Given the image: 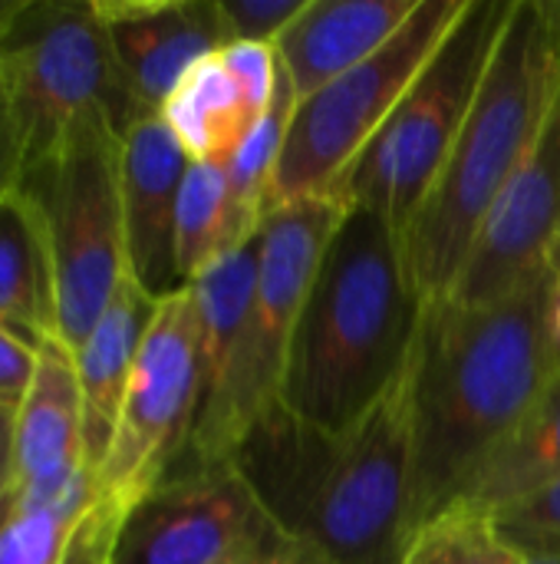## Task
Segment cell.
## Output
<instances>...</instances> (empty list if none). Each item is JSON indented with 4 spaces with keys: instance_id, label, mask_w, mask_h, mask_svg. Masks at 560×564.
Returning <instances> with one entry per match:
<instances>
[{
    "instance_id": "cell-1",
    "label": "cell",
    "mask_w": 560,
    "mask_h": 564,
    "mask_svg": "<svg viewBox=\"0 0 560 564\" xmlns=\"http://www.w3.org/2000/svg\"><path fill=\"white\" fill-rule=\"evenodd\" d=\"M551 291L554 268L495 304H422L406 364L409 535L465 492L551 387L560 370Z\"/></svg>"
},
{
    "instance_id": "cell-2",
    "label": "cell",
    "mask_w": 560,
    "mask_h": 564,
    "mask_svg": "<svg viewBox=\"0 0 560 564\" xmlns=\"http://www.w3.org/2000/svg\"><path fill=\"white\" fill-rule=\"evenodd\" d=\"M231 463L310 564L403 562L413 539L406 373L347 433L274 403Z\"/></svg>"
},
{
    "instance_id": "cell-3",
    "label": "cell",
    "mask_w": 560,
    "mask_h": 564,
    "mask_svg": "<svg viewBox=\"0 0 560 564\" xmlns=\"http://www.w3.org/2000/svg\"><path fill=\"white\" fill-rule=\"evenodd\" d=\"M422 304L399 228L350 205L304 297L277 403L317 430H353L403 380Z\"/></svg>"
},
{
    "instance_id": "cell-4",
    "label": "cell",
    "mask_w": 560,
    "mask_h": 564,
    "mask_svg": "<svg viewBox=\"0 0 560 564\" xmlns=\"http://www.w3.org/2000/svg\"><path fill=\"white\" fill-rule=\"evenodd\" d=\"M558 89L560 56L541 0H515L452 152L399 231L422 301L452 291L488 208L535 149Z\"/></svg>"
},
{
    "instance_id": "cell-5",
    "label": "cell",
    "mask_w": 560,
    "mask_h": 564,
    "mask_svg": "<svg viewBox=\"0 0 560 564\" xmlns=\"http://www.w3.org/2000/svg\"><path fill=\"white\" fill-rule=\"evenodd\" d=\"M122 135L99 109L83 112L63 142L23 172L20 192L40 215L56 284V344L69 354L99 324L125 268L119 185Z\"/></svg>"
},
{
    "instance_id": "cell-6",
    "label": "cell",
    "mask_w": 560,
    "mask_h": 564,
    "mask_svg": "<svg viewBox=\"0 0 560 564\" xmlns=\"http://www.w3.org/2000/svg\"><path fill=\"white\" fill-rule=\"evenodd\" d=\"M512 3L465 0L432 59L330 195L383 215L399 231L409 225L469 119Z\"/></svg>"
},
{
    "instance_id": "cell-7",
    "label": "cell",
    "mask_w": 560,
    "mask_h": 564,
    "mask_svg": "<svg viewBox=\"0 0 560 564\" xmlns=\"http://www.w3.org/2000/svg\"><path fill=\"white\" fill-rule=\"evenodd\" d=\"M337 195H310L274 205L261 225L257 288L244 334L218 390L198 406L195 430L182 459L224 463L251 426L277 403L287 347L323 258V248L347 215Z\"/></svg>"
},
{
    "instance_id": "cell-8",
    "label": "cell",
    "mask_w": 560,
    "mask_h": 564,
    "mask_svg": "<svg viewBox=\"0 0 560 564\" xmlns=\"http://www.w3.org/2000/svg\"><path fill=\"white\" fill-rule=\"evenodd\" d=\"M0 83L17 122L23 172L40 165L89 109L106 112L119 135L145 116L112 56L96 0H26L0 36Z\"/></svg>"
},
{
    "instance_id": "cell-9",
    "label": "cell",
    "mask_w": 560,
    "mask_h": 564,
    "mask_svg": "<svg viewBox=\"0 0 560 564\" xmlns=\"http://www.w3.org/2000/svg\"><path fill=\"white\" fill-rule=\"evenodd\" d=\"M462 7L465 0H419L416 13L383 50L297 102L271 205L330 195L337 188L419 69L432 59Z\"/></svg>"
},
{
    "instance_id": "cell-10",
    "label": "cell",
    "mask_w": 560,
    "mask_h": 564,
    "mask_svg": "<svg viewBox=\"0 0 560 564\" xmlns=\"http://www.w3.org/2000/svg\"><path fill=\"white\" fill-rule=\"evenodd\" d=\"M201 406V337L188 288L158 301L142 340L96 499L125 519L185 456Z\"/></svg>"
},
{
    "instance_id": "cell-11",
    "label": "cell",
    "mask_w": 560,
    "mask_h": 564,
    "mask_svg": "<svg viewBox=\"0 0 560 564\" xmlns=\"http://www.w3.org/2000/svg\"><path fill=\"white\" fill-rule=\"evenodd\" d=\"M112 564H310L231 459L175 469L125 516Z\"/></svg>"
},
{
    "instance_id": "cell-12",
    "label": "cell",
    "mask_w": 560,
    "mask_h": 564,
    "mask_svg": "<svg viewBox=\"0 0 560 564\" xmlns=\"http://www.w3.org/2000/svg\"><path fill=\"white\" fill-rule=\"evenodd\" d=\"M558 251L560 89L535 149L488 208L475 245L446 297L465 307L495 304L551 271Z\"/></svg>"
},
{
    "instance_id": "cell-13",
    "label": "cell",
    "mask_w": 560,
    "mask_h": 564,
    "mask_svg": "<svg viewBox=\"0 0 560 564\" xmlns=\"http://www.w3.org/2000/svg\"><path fill=\"white\" fill-rule=\"evenodd\" d=\"M96 13L145 116L162 112L175 86L231 43L218 0H96Z\"/></svg>"
},
{
    "instance_id": "cell-14",
    "label": "cell",
    "mask_w": 560,
    "mask_h": 564,
    "mask_svg": "<svg viewBox=\"0 0 560 564\" xmlns=\"http://www.w3.org/2000/svg\"><path fill=\"white\" fill-rule=\"evenodd\" d=\"M188 165L191 159L158 112L142 116L122 135L119 185L125 268L158 301L185 288L175 258V221Z\"/></svg>"
},
{
    "instance_id": "cell-15",
    "label": "cell",
    "mask_w": 560,
    "mask_h": 564,
    "mask_svg": "<svg viewBox=\"0 0 560 564\" xmlns=\"http://www.w3.org/2000/svg\"><path fill=\"white\" fill-rule=\"evenodd\" d=\"M155 311L158 297H152L132 274H125L99 324L73 354L83 397V456L92 479L112 449L122 400Z\"/></svg>"
},
{
    "instance_id": "cell-16",
    "label": "cell",
    "mask_w": 560,
    "mask_h": 564,
    "mask_svg": "<svg viewBox=\"0 0 560 564\" xmlns=\"http://www.w3.org/2000/svg\"><path fill=\"white\" fill-rule=\"evenodd\" d=\"M416 7L419 0H307L274 43L297 102L383 50Z\"/></svg>"
},
{
    "instance_id": "cell-17",
    "label": "cell",
    "mask_w": 560,
    "mask_h": 564,
    "mask_svg": "<svg viewBox=\"0 0 560 564\" xmlns=\"http://www.w3.org/2000/svg\"><path fill=\"white\" fill-rule=\"evenodd\" d=\"M79 469H86L79 377H76L73 354L53 340L40 350L33 383L20 410L13 413L10 486H40V482L66 479Z\"/></svg>"
},
{
    "instance_id": "cell-18",
    "label": "cell",
    "mask_w": 560,
    "mask_h": 564,
    "mask_svg": "<svg viewBox=\"0 0 560 564\" xmlns=\"http://www.w3.org/2000/svg\"><path fill=\"white\" fill-rule=\"evenodd\" d=\"M0 327L33 350L56 340V284L43 225L17 188L0 195Z\"/></svg>"
},
{
    "instance_id": "cell-19",
    "label": "cell",
    "mask_w": 560,
    "mask_h": 564,
    "mask_svg": "<svg viewBox=\"0 0 560 564\" xmlns=\"http://www.w3.org/2000/svg\"><path fill=\"white\" fill-rule=\"evenodd\" d=\"M92 502L96 479L86 469L40 486H10L0 499V564H69Z\"/></svg>"
},
{
    "instance_id": "cell-20",
    "label": "cell",
    "mask_w": 560,
    "mask_h": 564,
    "mask_svg": "<svg viewBox=\"0 0 560 564\" xmlns=\"http://www.w3.org/2000/svg\"><path fill=\"white\" fill-rule=\"evenodd\" d=\"M175 132L178 145L191 162L224 165L231 152L244 142L251 126L261 119L248 106L234 76L228 73L221 53L201 59L165 99L158 112Z\"/></svg>"
},
{
    "instance_id": "cell-21",
    "label": "cell",
    "mask_w": 560,
    "mask_h": 564,
    "mask_svg": "<svg viewBox=\"0 0 560 564\" xmlns=\"http://www.w3.org/2000/svg\"><path fill=\"white\" fill-rule=\"evenodd\" d=\"M560 479V370L521 426L475 469L455 502L498 512Z\"/></svg>"
},
{
    "instance_id": "cell-22",
    "label": "cell",
    "mask_w": 560,
    "mask_h": 564,
    "mask_svg": "<svg viewBox=\"0 0 560 564\" xmlns=\"http://www.w3.org/2000/svg\"><path fill=\"white\" fill-rule=\"evenodd\" d=\"M261 235L238 251L218 258L211 268L195 274L185 288L195 301L198 337H201V403L218 390L234 347L244 334L248 311L257 288Z\"/></svg>"
},
{
    "instance_id": "cell-23",
    "label": "cell",
    "mask_w": 560,
    "mask_h": 564,
    "mask_svg": "<svg viewBox=\"0 0 560 564\" xmlns=\"http://www.w3.org/2000/svg\"><path fill=\"white\" fill-rule=\"evenodd\" d=\"M241 235L231 215L228 175L218 162H191L178 195V221H175V258L182 284L211 268L218 258L238 251Z\"/></svg>"
},
{
    "instance_id": "cell-24",
    "label": "cell",
    "mask_w": 560,
    "mask_h": 564,
    "mask_svg": "<svg viewBox=\"0 0 560 564\" xmlns=\"http://www.w3.org/2000/svg\"><path fill=\"white\" fill-rule=\"evenodd\" d=\"M399 564H525V555L502 539L492 512L452 502L409 539Z\"/></svg>"
},
{
    "instance_id": "cell-25",
    "label": "cell",
    "mask_w": 560,
    "mask_h": 564,
    "mask_svg": "<svg viewBox=\"0 0 560 564\" xmlns=\"http://www.w3.org/2000/svg\"><path fill=\"white\" fill-rule=\"evenodd\" d=\"M502 539L525 558L560 555V479L492 512Z\"/></svg>"
},
{
    "instance_id": "cell-26",
    "label": "cell",
    "mask_w": 560,
    "mask_h": 564,
    "mask_svg": "<svg viewBox=\"0 0 560 564\" xmlns=\"http://www.w3.org/2000/svg\"><path fill=\"white\" fill-rule=\"evenodd\" d=\"M221 59L228 73L234 76L238 89L244 93L254 116H264L274 102L277 83H281V56L274 43H248L234 40L221 50Z\"/></svg>"
},
{
    "instance_id": "cell-27",
    "label": "cell",
    "mask_w": 560,
    "mask_h": 564,
    "mask_svg": "<svg viewBox=\"0 0 560 564\" xmlns=\"http://www.w3.org/2000/svg\"><path fill=\"white\" fill-rule=\"evenodd\" d=\"M218 7L231 30V43H277V36L297 20L307 0H218Z\"/></svg>"
},
{
    "instance_id": "cell-28",
    "label": "cell",
    "mask_w": 560,
    "mask_h": 564,
    "mask_svg": "<svg viewBox=\"0 0 560 564\" xmlns=\"http://www.w3.org/2000/svg\"><path fill=\"white\" fill-rule=\"evenodd\" d=\"M36 364H40V350H33L17 334L0 327V410H7V413L20 410V403L33 383Z\"/></svg>"
},
{
    "instance_id": "cell-29",
    "label": "cell",
    "mask_w": 560,
    "mask_h": 564,
    "mask_svg": "<svg viewBox=\"0 0 560 564\" xmlns=\"http://www.w3.org/2000/svg\"><path fill=\"white\" fill-rule=\"evenodd\" d=\"M20 178H23V149H20V135H17V122L10 112L7 89L0 83V195L17 192Z\"/></svg>"
},
{
    "instance_id": "cell-30",
    "label": "cell",
    "mask_w": 560,
    "mask_h": 564,
    "mask_svg": "<svg viewBox=\"0 0 560 564\" xmlns=\"http://www.w3.org/2000/svg\"><path fill=\"white\" fill-rule=\"evenodd\" d=\"M13 482V413L0 410V499Z\"/></svg>"
},
{
    "instance_id": "cell-31",
    "label": "cell",
    "mask_w": 560,
    "mask_h": 564,
    "mask_svg": "<svg viewBox=\"0 0 560 564\" xmlns=\"http://www.w3.org/2000/svg\"><path fill=\"white\" fill-rule=\"evenodd\" d=\"M23 7H26V0H0V36L10 30V23L20 17Z\"/></svg>"
},
{
    "instance_id": "cell-32",
    "label": "cell",
    "mask_w": 560,
    "mask_h": 564,
    "mask_svg": "<svg viewBox=\"0 0 560 564\" xmlns=\"http://www.w3.org/2000/svg\"><path fill=\"white\" fill-rule=\"evenodd\" d=\"M551 337L560 357V278L554 274V291H551Z\"/></svg>"
},
{
    "instance_id": "cell-33",
    "label": "cell",
    "mask_w": 560,
    "mask_h": 564,
    "mask_svg": "<svg viewBox=\"0 0 560 564\" xmlns=\"http://www.w3.org/2000/svg\"><path fill=\"white\" fill-rule=\"evenodd\" d=\"M525 564H560V555H541V558H525Z\"/></svg>"
},
{
    "instance_id": "cell-34",
    "label": "cell",
    "mask_w": 560,
    "mask_h": 564,
    "mask_svg": "<svg viewBox=\"0 0 560 564\" xmlns=\"http://www.w3.org/2000/svg\"><path fill=\"white\" fill-rule=\"evenodd\" d=\"M554 274L560 278V251H558V258H554Z\"/></svg>"
}]
</instances>
